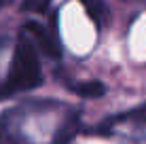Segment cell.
Returning <instances> with one entry per match:
<instances>
[{
  "label": "cell",
  "mask_w": 146,
  "mask_h": 144,
  "mask_svg": "<svg viewBox=\"0 0 146 144\" xmlns=\"http://www.w3.org/2000/svg\"><path fill=\"white\" fill-rule=\"evenodd\" d=\"M83 4H85V9H87L89 17L93 19V23L98 28H102L104 19H106V15H108V9H106V4H104V0H83Z\"/></svg>",
  "instance_id": "6"
},
{
  "label": "cell",
  "mask_w": 146,
  "mask_h": 144,
  "mask_svg": "<svg viewBox=\"0 0 146 144\" xmlns=\"http://www.w3.org/2000/svg\"><path fill=\"white\" fill-rule=\"evenodd\" d=\"M4 2H7V0H0V9H2V7H4Z\"/></svg>",
  "instance_id": "9"
},
{
  "label": "cell",
  "mask_w": 146,
  "mask_h": 144,
  "mask_svg": "<svg viewBox=\"0 0 146 144\" xmlns=\"http://www.w3.org/2000/svg\"><path fill=\"white\" fill-rule=\"evenodd\" d=\"M23 30L30 34V36L34 38V42L38 44L40 49H42L47 55H51V57H62V51H59V44H57V36L55 34H51L49 36L47 34V30H44L42 26H38V23H34V21H30L23 26Z\"/></svg>",
  "instance_id": "2"
},
{
  "label": "cell",
  "mask_w": 146,
  "mask_h": 144,
  "mask_svg": "<svg viewBox=\"0 0 146 144\" xmlns=\"http://www.w3.org/2000/svg\"><path fill=\"white\" fill-rule=\"evenodd\" d=\"M72 93H76L80 98H102L106 93V85L100 81H85V83H72L68 85Z\"/></svg>",
  "instance_id": "4"
},
{
  "label": "cell",
  "mask_w": 146,
  "mask_h": 144,
  "mask_svg": "<svg viewBox=\"0 0 146 144\" xmlns=\"http://www.w3.org/2000/svg\"><path fill=\"white\" fill-rule=\"evenodd\" d=\"M51 4V0H23L21 11L23 13H44Z\"/></svg>",
  "instance_id": "7"
},
{
  "label": "cell",
  "mask_w": 146,
  "mask_h": 144,
  "mask_svg": "<svg viewBox=\"0 0 146 144\" xmlns=\"http://www.w3.org/2000/svg\"><path fill=\"white\" fill-rule=\"evenodd\" d=\"M9 89L15 93L32 91L40 87L42 83V70H40V55H38V44L30 36L26 30L19 32V38L13 49V62L9 68L7 81Z\"/></svg>",
  "instance_id": "1"
},
{
  "label": "cell",
  "mask_w": 146,
  "mask_h": 144,
  "mask_svg": "<svg viewBox=\"0 0 146 144\" xmlns=\"http://www.w3.org/2000/svg\"><path fill=\"white\" fill-rule=\"evenodd\" d=\"M76 131H78V115H70L66 121L59 125V129L55 133L51 144H70V140L74 138Z\"/></svg>",
  "instance_id": "5"
},
{
  "label": "cell",
  "mask_w": 146,
  "mask_h": 144,
  "mask_svg": "<svg viewBox=\"0 0 146 144\" xmlns=\"http://www.w3.org/2000/svg\"><path fill=\"white\" fill-rule=\"evenodd\" d=\"M117 125H146V106H138V108H133V110H127V112L110 117L98 129H110V127H117Z\"/></svg>",
  "instance_id": "3"
},
{
  "label": "cell",
  "mask_w": 146,
  "mask_h": 144,
  "mask_svg": "<svg viewBox=\"0 0 146 144\" xmlns=\"http://www.w3.org/2000/svg\"><path fill=\"white\" fill-rule=\"evenodd\" d=\"M11 96H13V91L9 89V85L7 83H0V102L7 100V98H11Z\"/></svg>",
  "instance_id": "8"
}]
</instances>
